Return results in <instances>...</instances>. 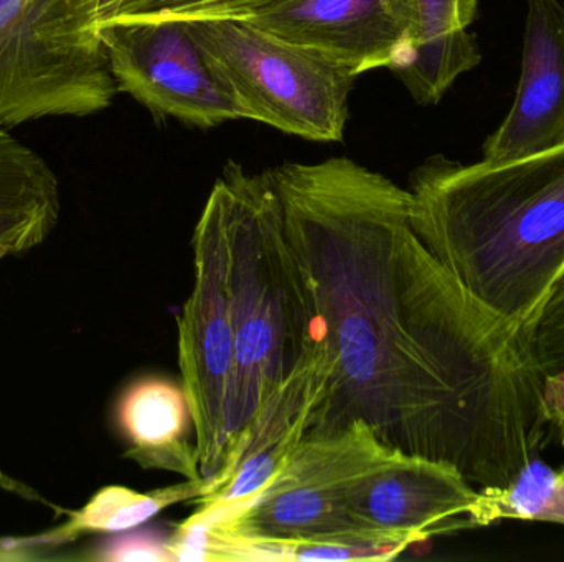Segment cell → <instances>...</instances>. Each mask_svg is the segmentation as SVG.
Segmentation results:
<instances>
[{"label":"cell","instance_id":"obj_2","mask_svg":"<svg viewBox=\"0 0 564 562\" xmlns=\"http://www.w3.org/2000/svg\"><path fill=\"white\" fill-rule=\"evenodd\" d=\"M411 224L480 302L530 333L564 276V142L506 162L427 158Z\"/></svg>","mask_w":564,"mask_h":562},{"label":"cell","instance_id":"obj_9","mask_svg":"<svg viewBox=\"0 0 564 562\" xmlns=\"http://www.w3.org/2000/svg\"><path fill=\"white\" fill-rule=\"evenodd\" d=\"M247 22L364 75L406 65L416 32L413 0H280Z\"/></svg>","mask_w":564,"mask_h":562},{"label":"cell","instance_id":"obj_16","mask_svg":"<svg viewBox=\"0 0 564 562\" xmlns=\"http://www.w3.org/2000/svg\"><path fill=\"white\" fill-rule=\"evenodd\" d=\"M529 339L553 428L564 444V276L540 309Z\"/></svg>","mask_w":564,"mask_h":562},{"label":"cell","instance_id":"obj_15","mask_svg":"<svg viewBox=\"0 0 564 562\" xmlns=\"http://www.w3.org/2000/svg\"><path fill=\"white\" fill-rule=\"evenodd\" d=\"M210 494L205 481H185V484L139 494L126 487H106L99 491L89 504L76 514L69 525L72 535L79 531H128L161 514L165 508L191 498L205 497Z\"/></svg>","mask_w":564,"mask_h":562},{"label":"cell","instance_id":"obj_17","mask_svg":"<svg viewBox=\"0 0 564 562\" xmlns=\"http://www.w3.org/2000/svg\"><path fill=\"white\" fill-rule=\"evenodd\" d=\"M276 2L280 0H121L112 19L245 20Z\"/></svg>","mask_w":564,"mask_h":562},{"label":"cell","instance_id":"obj_12","mask_svg":"<svg viewBox=\"0 0 564 562\" xmlns=\"http://www.w3.org/2000/svg\"><path fill=\"white\" fill-rule=\"evenodd\" d=\"M118 425L128 458L142 469L204 481L194 412L184 386L165 378L132 383L118 403Z\"/></svg>","mask_w":564,"mask_h":562},{"label":"cell","instance_id":"obj_18","mask_svg":"<svg viewBox=\"0 0 564 562\" xmlns=\"http://www.w3.org/2000/svg\"><path fill=\"white\" fill-rule=\"evenodd\" d=\"M102 561H175L171 538L159 537L151 531L126 535L109 541L99 550Z\"/></svg>","mask_w":564,"mask_h":562},{"label":"cell","instance_id":"obj_8","mask_svg":"<svg viewBox=\"0 0 564 562\" xmlns=\"http://www.w3.org/2000/svg\"><path fill=\"white\" fill-rule=\"evenodd\" d=\"M118 91L155 118L212 129L240 121L184 20L118 19L98 25Z\"/></svg>","mask_w":564,"mask_h":562},{"label":"cell","instance_id":"obj_11","mask_svg":"<svg viewBox=\"0 0 564 562\" xmlns=\"http://www.w3.org/2000/svg\"><path fill=\"white\" fill-rule=\"evenodd\" d=\"M564 142V7L527 0L522 75L516 101L484 144L487 162L549 151Z\"/></svg>","mask_w":564,"mask_h":562},{"label":"cell","instance_id":"obj_1","mask_svg":"<svg viewBox=\"0 0 564 562\" xmlns=\"http://www.w3.org/2000/svg\"><path fill=\"white\" fill-rule=\"evenodd\" d=\"M268 174L307 306L304 441L361 421L477 491L509 485L555 431L529 332L427 250L408 188L347 157Z\"/></svg>","mask_w":564,"mask_h":562},{"label":"cell","instance_id":"obj_20","mask_svg":"<svg viewBox=\"0 0 564 562\" xmlns=\"http://www.w3.org/2000/svg\"><path fill=\"white\" fill-rule=\"evenodd\" d=\"M560 474H562L564 477V467L562 469V471H560Z\"/></svg>","mask_w":564,"mask_h":562},{"label":"cell","instance_id":"obj_21","mask_svg":"<svg viewBox=\"0 0 564 562\" xmlns=\"http://www.w3.org/2000/svg\"><path fill=\"white\" fill-rule=\"evenodd\" d=\"M0 260H2V256H0Z\"/></svg>","mask_w":564,"mask_h":562},{"label":"cell","instance_id":"obj_10","mask_svg":"<svg viewBox=\"0 0 564 562\" xmlns=\"http://www.w3.org/2000/svg\"><path fill=\"white\" fill-rule=\"evenodd\" d=\"M479 491L453 465L400 455L358 478L347 492L351 517L364 530L413 544L473 530Z\"/></svg>","mask_w":564,"mask_h":562},{"label":"cell","instance_id":"obj_14","mask_svg":"<svg viewBox=\"0 0 564 562\" xmlns=\"http://www.w3.org/2000/svg\"><path fill=\"white\" fill-rule=\"evenodd\" d=\"M500 520L564 525V477L560 471L536 458L506 487L479 491L473 510L474 528Z\"/></svg>","mask_w":564,"mask_h":562},{"label":"cell","instance_id":"obj_19","mask_svg":"<svg viewBox=\"0 0 564 562\" xmlns=\"http://www.w3.org/2000/svg\"><path fill=\"white\" fill-rule=\"evenodd\" d=\"M121 0H99L98 25L115 16Z\"/></svg>","mask_w":564,"mask_h":562},{"label":"cell","instance_id":"obj_13","mask_svg":"<svg viewBox=\"0 0 564 562\" xmlns=\"http://www.w3.org/2000/svg\"><path fill=\"white\" fill-rule=\"evenodd\" d=\"M416 32L406 65L394 71L417 104L433 106L464 73L480 63L479 43L470 33L477 0H413Z\"/></svg>","mask_w":564,"mask_h":562},{"label":"cell","instance_id":"obj_5","mask_svg":"<svg viewBox=\"0 0 564 562\" xmlns=\"http://www.w3.org/2000/svg\"><path fill=\"white\" fill-rule=\"evenodd\" d=\"M99 0H0V128L105 111L118 95Z\"/></svg>","mask_w":564,"mask_h":562},{"label":"cell","instance_id":"obj_6","mask_svg":"<svg viewBox=\"0 0 564 562\" xmlns=\"http://www.w3.org/2000/svg\"><path fill=\"white\" fill-rule=\"evenodd\" d=\"M400 455L357 421L337 434L302 441L257 500L231 520L185 524L207 528L231 543L340 541L391 544L406 551L411 544L401 538L364 530L351 517L347 498L358 478Z\"/></svg>","mask_w":564,"mask_h":562},{"label":"cell","instance_id":"obj_4","mask_svg":"<svg viewBox=\"0 0 564 562\" xmlns=\"http://www.w3.org/2000/svg\"><path fill=\"white\" fill-rule=\"evenodd\" d=\"M241 119L314 142L344 139L355 76L247 20H184Z\"/></svg>","mask_w":564,"mask_h":562},{"label":"cell","instance_id":"obj_7","mask_svg":"<svg viewBox=\"0 0 564 562\" xmlns=\"http://www.w3.org/2000/svg\"><path fill=\"white\" fill-rule=\"evenodd\" d=\"M194 289L177 317L178 366L191 399L202 478L210 494L230 478L235 337L228 299L224 214L210 194L194 238Z\"/></svg>","mask_w":564,"mask_h":562},{"label":"cell","instance_id":"obj_3","mask_svg":"<svg viewBox=\"0 0 564 562\" xmlns=\"http://www.w3.org/2000/svg\"><path fill=\"white\" fill-rule=\"evenodd\" d=\"M224 214L235 337L231 467L281 403L311 396L307 306L270 174L228 161L210 191ZM231 471V474H234Z\"/></svg>","mask_w":564,"mask_h":562}]
</instances>
